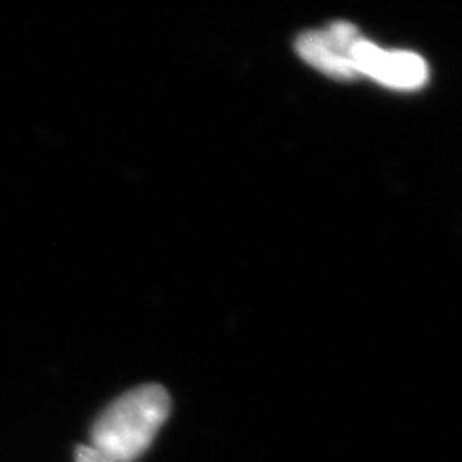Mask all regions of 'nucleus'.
<instances>
[{
    "label": "nucleus",
    "instance_id": "nucleus-1",
    "mask_svg": "<svg viewBox=\"0 0 462 462\" xmlns=\"http://www.w3.org/2000/svg\"><path fill=\"white\" fill-rule=\"evenodd\" d=\"M170 416V395L162 385L132 389L110 402L91 428V447L110 462H134L149 449Z\"/></svg>",
    "mask_w": 462,
    "mask_h": 462
},
{
    "label": "nucleus",
    "instance_id": "nucleus-2",
    "mask_svg": "<svg viewBox=\"0 0 462 462\" xmlns=\"http://www.w3.org/2000/svg\"><path fill=\"white\" fill-rule=\"evenodd\" d=\"M363 39L356 27L337 22L324 32H307L297 39V52L307 64L334 79H355L358 74L351 60V51Z\"/></svg>",
    "mask_w": 462,
    "mask_h": 462
},
{
    "label": "nucleus",
    "instance_id": "nucleus-3",
    "mask_svg": "<svg viewBox=\"0 0 462 462\" xmlns=\"http://www.w3.org/2000/svg\"><path fill=\"white\" fill-rule=\"evenodd\" d=\"M356 74H365L395 89H418L428 79V66L414 52H385L360 39L351 51Z\"/></svg>",
    "mask_w": 462,
    "mask_h": 462
},
{
    "label": "nucleus",
    "instance_id": "nucleus-4",
    "mask_svg": "<svg viewBox=\"0 0 462 462\" xmlns=\"http://www.w3.org/2000/svg\"><path fill=\"white\" fill-rule=\"evenodd\" d=\"M76 462H110L105 455H100L91 445H79L76 449Z\"/></svg>",
    "mask_w": 462,
    "mask_h": 462
}]
</instances>
